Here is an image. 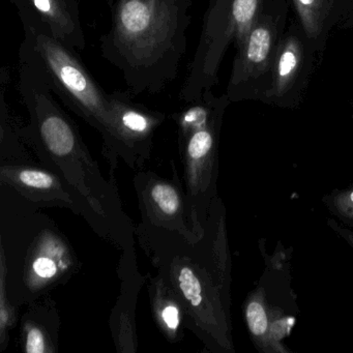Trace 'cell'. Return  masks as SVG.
<instances>
[{"label":"cell","instance_id":"7","mask_svg":"<svg viewBox=\"0 0 353 353\" xmlns=\"http://www.w3.org/2000/svg\"><path fill=\"white\" fill-rule=\"evenodd\" d=\"M223 108L219 105L212 117L179 140L183 162V183L189 205L192 229L203 236L208 214L218 197L219 142Z\"/></svg>","mask_w":353,"mask_h":353},{"label":"cell","instance_id":"4","mask_svg":"<svg viewBox=\"0 0 353 353\" xmlns=\"http://www.w3.org/2000/svg\"><path fill=\"white\" fill-rule=\"evenodd\" d=\"M24 30L48 73L55 94L102 136L103 154L110 164L111 179L115 181L119 160L131 168L133 162L115 128L112 94L97 83L75 50L41 28L24 26Z\"/></svg>","mask_w":353,"mask_h":353},{"label":"cell","instance_id":"13","mask_svg":"<svg viewBox=\"0 0 353 353\" xmlns=\"http://www.w3.org/2000/svg\"><path fill=\"white\" fill-rule=\"evenodd\" d=\"M59 319L57 303L44 296L30 303L20 324V346L26 353H55L59 347Z\"/></svg>","mask_w":353,"mask_h":353},{"label":"cell","instance_id":"21","mask_svg":"<svg viewBox=\"0 0 353 353\" xmlns=\"http://www.w3.org/2000/svg\"><path fill=\"white\" fill-rule=\"evenodd\" d=\"M327 225L334 233L339 235L341 239H344L349 247L353 250V229L345 226L342 223L339 222L336 219H327Z\"/></svg>","mask_w":353,"mask_h":353},{"label":"cell","instance_id":"18","mask_svg":"<svg viewBox=\"0 0 353 353\" xmlns=\"http://www.w3.org/2000/svg\"><path fill=\"white\" fill-rule=\"evenodd\" d=\"M17 322V305L10 299L7 289V264L5 254L0 251V351L9 345L10 330Z\"/></svg>","mask_w":353,"mask_h":353},{"label":"cell","instance_id":"5","mask_svg":"<svg viewBox=\"0 0 353 353\" xmlns=\"http://www.w3.org/2000/svg\"><path fill=\"white\" fill-rule=\"evenodd\" d=\"M263 243L264 239H260L263 272L243 301V318L259 352L291 353L284 341L290 336L299 314L291 276L293 250L279 241L274 251L268 254Z\"/></svg>","mask_w":353,"mask_h":353},{"label":"cell","instance_id":"1","mask_svg":"<svg viewBox=\"0 0 353 353\" xmlns=\"http://www.w3.org/2000/svg\"><path fill=\"white\" fill-rule=\"evenodd\" d=\"M19 90L30 119L26 127L16 125L21 139L43 166L65 181L80 216L97 234L123 253L135 251V227L123 212L115 181L103 176L77 125L55 100L48 73L28 39L19 51Z\"/></svg>","mask_w":353,"mask_h":353},{"label":"cell","instance_id":"20","mask_svg":"<svg viewBox=\"0 0 353 353\" xmlns=\"http://www.w3.org/2000/svg\"><path fill=\"white\" fill-rule=\"evenodd\" d=\"M303 30L309 38H316L321 32L326 15L324 0H294Z\"/></svg>","mask_w":353,"mask_h":353},{"label":"cell","instance_id":"15","mask_svg":"<svg viewBox=\"0 0 353 353\" xmlns=\"http://www.w3.org/2000/svg\"><path fill=\"white\" fill-rule=\"evenodd\" d=\"M274 43V28L268 20H256L241 46L231 84L237 85L257 77L266 69Z\"/></svg>","mask_w":353,"mask_h":353},{"label":"cell","instance_id":"2","mask_svg":"<svg viewBox=\"0 0 353 353\" xmlns=\"http://www.w3.org/2000/svg\"><path fill=\"white\" fill-rule=\"evenodd\" d=\"M140 247L185 307V326L212 353H234L231 321V272L226 208L220 196L208 214L203 236L188 241L167 229L139 223Z\"/></svg>","mask_w":353,"mask_h":353},{"label":"cell","instance_id":"12","mask_svg":"<svg viewBox=\"0 0 353 353\" xmlns=\"http://www.w3.org/2000/svg\"><path fill=\"white\" fill-rule=\"evenodd\" d=\"M135 254V251L123 253L119 260L121 292L109 318L113 342L119 353H136L138 350L136 307L148 276L140 274Z\"/></svg>","mask_w":353,"mask_h":353},{"label":"cell","instance_id":"6","mask_svg":"<svg viewBox=\"0 0 353 353\" xmlns=\"http://www.w3.org/2000/svg\"><path fill=\"white\" fill-rule=\"evenodd\" d=\"M26 250L17 266H7V289L14 305H28L67 283L80 270L79 259L67 237L52 221L32 212L26 222ZM6 257V256H5Z\"/></svg>","mask_w":353,"mask_h":353},{"label":"cell","instance_id":"10","mask_svg":"<svg viewBox=\"0 0 353 353\" xmlns=\"http://www.w3.org/2000/svg\"><path fill=\"white\" fill-rule=\"evenodd\" d=\"M23 26L41 28L73 50H83L85 39L77 0H12Z\"/></svg>","mask_w":353,"mask_h":353},{"label":"cell","instance_id":"11","mask_svg":"<svg viewBox=\"0 0 353 353\" xmlns=\"http://www.w3.org/2000/svg\"><path fill=\"white\" fill-rule=\"evenodd\" d=\"M112 107L115 128L131 156L133 169H142L150 159L154 132L165 115L136 104L121 92L112 94Z\"/></svg>","mask_w":353,"mask_h":353},{"label":"cell","instance_id":"8","mask_svg":"<svg viewBox=\"0 0 353 353\" xmlns=\"http://www.w3.org/2000/svg\"><path fill=\"white\" fill-rule=\"evenodd\" d=\"M171 166L172 179H165L152 170L138 171L134 176L140 223L179 233L195 243L199 239L192 229L185 187L173 162Z\"/></svg>","mask_w":353,"mask_h":353},{"label":"cell","instance_id":"14","mask_svg":"<svg viewBox=\"0 0 353 353\" xmlns=\"http://www.w3.org/2000/svg\"><path fill=\"white\" fill-rule=\"evenodd\" d=\"M148 294L159 330L169 342H181L185 336V311L179 295L160 274L150 276Z\"/></svg>","mask_w":353,"mask_h":353},{"label":"cell","instance_id":"3","mask_svg":"<svg viewBox=\"0 0 353 353\" xmlns=\"http://www.w3.org/2000/svg\"><path fill=\"white\" fill-rule=\"evenodd\" d=\"M112 24L105 59L123 72L134 94L160 92L176 77L187 47L192 0H110Z\"/></svg>","mask_w":353,"mask_h":353},{"label":"cell","instance_id":"17","mask_svg":"<svg viewBox=\"0 0 353 353\" xmlns=\"http://www.w3.org/2000/svg\"><path fill=\"white\" fill-rule=\"evenodd\" d=\"M260 0H232L227 20L226 34H234L241 47L257 20Z\"/></svg>","mask_w":353,"mask_h":353},{"label":"cell","instance_id":"19","mask_svg":"<svg viewBox=\"0 0 353 353\" xmlns=\"http://www.w3.org/2000/svg\"><path fill=\"white\" fill-rule=\"evenodd\" d=\"M322 202L336 220L353 229V183L326 194L322 197Z\"/></svg>","mask_w":353,"mask_h":353},{"label":"cell","instance_id":"9","mask_svg":"<svg viewBox=\"0 0 353 353\" xmlns=\"http://www.w3.org/2000/svg\"><path fill=\"white\" fill-rule=\"evenodd\" d=\"M0 183L34 206L69 208L81 214L79 204L63 179L51 169L30 163H1Z\"/></svg>","mask_w":353,"mask_h":353},{"label":"cell","instance_id":"16","mask_svg":"<svg viewBox=\"0 0 353 353\" xmlns=\"http://www.w3.org/2000/svg\"><path fill=\"white\" fill-rule=\"evenodd\" d=\"M303 61V48L297 39L285 41L276 55L274 70L272 94L283 96L292 85Z\"/></svg>","mask_w":353,"mask_h":353}]
</instances>
